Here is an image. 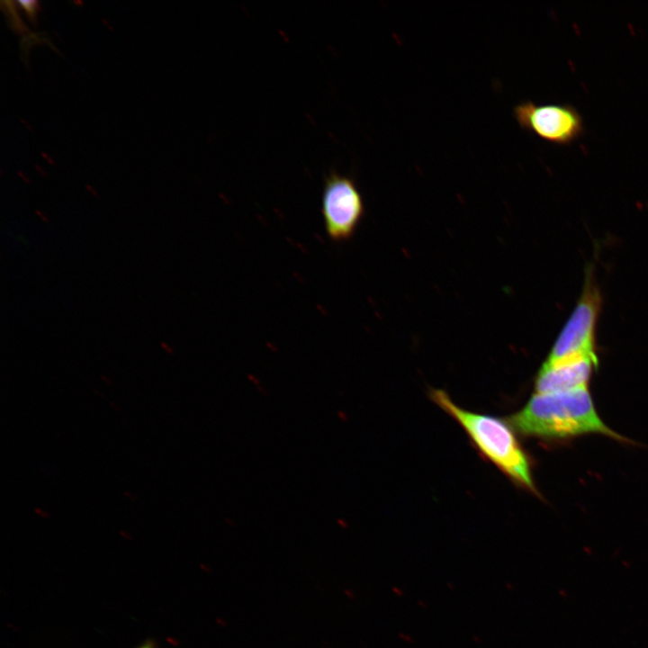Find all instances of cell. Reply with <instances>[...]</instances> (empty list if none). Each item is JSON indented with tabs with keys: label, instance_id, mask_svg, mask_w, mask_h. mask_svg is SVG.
I'll return each mask as SVG.
<instances>
[{
	"label": "cell",
	"instance_id": "1",
	"mask_svg": "<svg viewBox=\"0 0 648 648\" xmlns=\"http://www.w3.org/2000/svg\"><path fill=\"white\" fill-rule=\"evenodd\" d=\"M521 434L545 438L599 433L617 439L598 415L587 387L555 393H536L509 418Z\"/></svg>",
	"mask_w": 648,
	"mask_h": 648
},
{
	"label": "cell",
	"instance_id": "2",
	"mask_svg": "<svg viewBox=\"0 0 648 648\" xmlns=\"http://www.w3.org/2000/svg\"><path fill=\"white\" fill-rule=\"evenodd\" d=\"M431 399L466 431L480 451L519 485L536 492L527 457L509 427L501 419L464 410L442 390L430 391Z\"/></svg>",
	"mask_w": 648,
	"mask_h": 648
},
{
	"label": "cell",
	"instance_id": "3",
	"mask_svg": "<svg viewBox=\"0 0 648 648\" xmlns=\"http://www.w3.org/2000/svg\"><path fill=\"white\" fill-rule=\"evenodd\" d=\"M591 274H587L582 295L558 336L544 364H555L596 356L594 350L595 329L600 296Z\"/></svg>",
	"mask_w": 648,
	"mask_h": 648
},
{
	"label": "cell",
	"instance_id": "4",
	"mask_svg": "<svg viewBox=\"0 0 648 648\" xmlns=\"http://www.w3.org/2000/svg\"><path fill=\"white\" fill-rule=\"evenodd\" d=\"M513 116L521 129L556 146H569L585 132L582 115L570 104L523 101L514 106Z\"/></svg>",
	"mask_w": 648,
	"mask_h": 648
},
{
	"label": "cell",
	"instance_id": "5",
	"mask_svg": "<svg viewBox=\"0 0 648 648\" xmlns=\"http://www.w3.org/2000/svg\"><path fill=\"white\" fill-rule=\"evenodd\" d=\"M321 212L331 240L343 242L353 237L364 213V200L353 178L336 172L326 176Z\"/></svg>",
	"mask_w": 648,
	"mask_h": 648
},
{
	"label": "cell",
	"instance_id": "6",
	"mask_svg": "<svg viewBox=\"0 0 648 648\" xmlns=\"http://www.w3.org/2000/svg\"><path fill=\"white\" fill-rule=\"evenodd\" d=\"M597 364V356L555 364H544L536 379V393H555L587 387Z\"/></svg>",
	"mask_w": 648,
	"mask_h": 648
},
{
	"label": "cell",
	"instance_id": "7",
	"mask_svg": "<svg viewBox=\"0 0 648 648\" xmlns=\"http://www.w3.org/2000/svg\"><path fill=\"white\" fill-rule=\"evenodd\" d=\"M18 3L30 17L34 16L37 4L35 1H19Z\"/></svg>",
	"mask_w": 648,
	"mask_h": 648
},
{
	"label": "cell",
	"instance_id": "8",
	"mask_svg": "<svg viewBox=\"0 0 648 648\" xmlns=\"http://www.w3.org/2000/svg\"><path fill=\"white\" fill-rule=\"evenodd\" d=\"M337 417H338V418L339 420H341V421H346V419H347V415H346V413H345V412L342 411L341 410H339L337 411Z\"/></svg>",
	"mask_w": 648,
	"mask_h": 648
},
{
	"label": "cell",
	"instance_id": "9",
	"mask_svg": "<svg viewBox=\"0 0 648 648\" xmlns=\"http://www.w3.org/2000/svg\"><path fill=\"white\" fill-rule=\"evenodd\" d=\"M137 648H156V646L152 641H147Z\"/></svg>",
	"mask_w": 648,
	"mask_h": 648
},
{
	"label": "cell",
	"instance_id": "10",
	"mask_svg": "<svg viewBox=\"0 0 648 648\" xmlns=\"http://www.w3.org/2000/svg\"><path fill=\"white\" fill-rule=\"evenodd\" d=\"M337 524H338V526H339L342 528H346L347 526L346 521H345L342 518H337Z\"/></svg>",
	"mask_w": 648,
	"mask_h": 648
},
{
	"label": "cell",
	"instance_id": "11",
	"mask_svg": "<svg viewBox=\"0 0 648 648\" xmlns=\"http://www.w3.org/2000/svg\"><path fill=\"white\" fill-rule=\"evenodd\" d=\"M225 521L228 522L229 525H231V526H233L235 525V523L232 522V520L230 518H226Z\"/></svg>",
	"mask_w": 648,
	"mask_h": 648
}]
</instances>
